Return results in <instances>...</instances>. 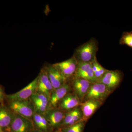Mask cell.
<instances>
[{
    "instance_id": "cell-1",
    "label": "cell",
    "mask_w": 132,
    "mask_h": 132,
    "mask_svg": "<svg viewBox=\"0 0 132 132\" xmlns=\"http://www.w3.org/2000/svg\"><path fill=\"white\" fill-rule=\"evenodd\" d=\"M98 50V43L95 38H93L78 47L73 56L78 63H92L97 59Z\"/></svg>"
},
{
    "instance_id": "cell-2",
    "label": "cell",
    "mask_w": 132,
    "mask_h": 132,
    "mask_svg": "<svg viewBox=\"0 0 132 132\" xmlns=\"http://www.w3.org/2000/svg\"><path fill=\"white\" fill-rule=\"evenodd\" d=\"M9 102V108L14 113L32 120L35 111L30 99Z\"/></svg>"
},
{
    "instance_id": "cell-3",
    "label": "cell",
    "mask_w": 132,
    "mask_h": 132,
    "mask_svg": "<svg viewBox=\"0 0 132 132\" xmlns=\"http://www.w3.org/2000/svg\"><path fill=\"white\" fill-rule=\"evenodd\" d=\"M123 78L124 73L120 70H108L97 82L105 85L112 93L119 86Z\"/></svg>"
},
{
    "instance_id": "cell-4",
    "label": "cell",
    "mask_w": 132,
    "mask_h": 132,
    "mask_svg": "<svg viewBox=\"0 0 132 132\" xmlns=\"http://www.w3.org/2000/svg\"><path fill=\"white\" fill-rule=\"evenodd\" d=\"M112 93L105 85L100 82L92 83L82 102L93 100L103 102Z\"/></svg>"
},
{
    "instance_id": "cell-5",
    "label": "cell",
    "mask_w": 132,
    "mask_h": 132,
    "mask_svg": "<svg viewBox=\"0 0 132 132\" xmlns=\"http://www.w3.org/2000/svg\"><path fill=\"white\" fill-rule=\"evenodd\" d=\"M68 81L73 78L77 69L78 62L73 56L64 61L52 64Z\"/></svg>"
},
{
    "instance_id": "cell-6",
    "label": "cell",
    "mask_w": 132,
    "mask_h": 132,
    "mask_svg": "<svg viewBox=\"0 0 132 132\" xmlns=\"http://www.w3.org/2000/svg\"><path fill=\"white\" fill-rule=\"evenodd\" d=\"M9 128L10 132H32L34 130L32 120L15 113Z\"/></svg>"
},
{
    "instance_id": "cell-7",
    "label": "cell",
    "mask_w": 132,
    "mask_h": 132,
    "mask_svg": "<svg viewBox=\"0 0 132 132\" xmlns=\"http://www.w3.org/2000/svg\"><path fill=\"white\" fill-rule=\"evenodd\" d=\"M38 76L30 82L27 86L13 94L6 95V98L9 102L15 101L26 100L36 92L38 82Z\"/></svg>"
},
{
    "instance_id": "cell-8",
    "label": "cell",
    "mask_w": 132,
    "mask_h": 132,
    "mask_svg": "<svg viewBox=\"0 0 132 132\" xmlns=\"http://www.w3.org/2000/svg\"><path fill=\"white\" fill-rule=\"evenodd\" d=\"M65 113L57 107L48 109L43 114L52 129H57L61 128Z\"/></svg>"
},
{
    "instance_id": "cell-9",
    "label": "cell",
    "mask_w": 132,
    "mask_h": 132,
    "mask_svg": "<svg viewBox=\"0 0 132 132\" xmlns=\"http://www.w3.org/2000/svg\"><path fill=\"white\" fill-rule=\"evenodd\" d=\"M69 81L72 93L82 103L92 83L82 78H73Z\"/></svg>"
},
{
    "instance_id": "cell-10",
    "label": "cell",
    "mask_w": 132,
    "mask_h": 132,
    "mask_svg": "<svg viewBox=\"0 0 132 132\" xmlns=\"http://www.w3.org/2000/svg\"><path fill=\"white\" fill-rule=\"evenodd\" d=\"M72 91L70 81H67L63 86L54 90L50 97L49 108L58 107L60 102L69 93Z\"/></svg>"
},
{
    "instance_id": "cell-11",
    "label": "cell",
    "mask_w": 132,
    "mask_h": 132,
    "mask_svg": "<svg viewBox=\"0 0 132 132\" xmlns=\"http://www.w3.org/2000/svg\"><path fill=\"white\" fill-rule=\"evenodd\" d=\"M29 99L36 113L44 114L49 108L50 98L43 94L36 92Z\"/></svg>"
},
{
    "instance_id": "cell-12",
    "label": "cell",
    "mask_w": 132,
    "mask_h": 132,
    "mask_svg": "<svg viewBox=\"0 0 132 132\" xmlns=\"http://www.w3.org/2000/svg\"><path fill=\"white\" fill-rule=\"evenodd\" d=\"M38 76L36 92L43 94L50 98L54 89L48 78L45 67L42 69Z\"/></svg>"
},
{
    "instance_id": "cell-13",
    "label": "cell",
    "mask_w": 132,
    "mask_h": 132,
    "mask_svg": "<svg viewBox=\"0 0 132 132\" xmlns=\"http://www.w3.org/2000/svg\"><path fill=\"white\" fill-rule=\"evenodd\" d=\"M73 78H82L92 83L97 82L92 69V63H78Z\"/></svg>"
},
{
    "instance_id": "cell-14",
    "label": "cell",
    "mask_w": 132,
    "mask_h": 132,
    "mask_svg": "<svg viewBox=\"0 0 132 132\" xmlns=\"http://www.w3.org/2000/svg\"><path fill=\"white\" fill-rule=\"evenodd\" d=\"M103 104L96 100H88L82 102L80 106L82 113V120L87 122Z\"/></svg>"
},
{
    "instance_id": "cell-15",
    "label": "cell",
    "mask_w": 132,
    "mask_h": 132,
    "mask_svg": "<svg viewBox=\"0 0 132 132\" xmlns=\"http://www.w3.org/2000/svg\"><path fill=\"white\" fill-rule=\"evenodd\" d=\"M45 67L54 90L60 87L68 81L52 64L45 66Z\"/></svg>"
},
{
    "instance_id": "cell-16",
    "label": "cell",
    "mask_w": 132,
    "mask_h": 132,
    "mask_svg": "<svg viewBox=\"0 0 132 132\" xmlns=\"http://www.w3.org/2000/svg\"><path fill=\"white\" fill-rule=\"evenodd\" d=\"M82 102L73 93H69L60 102L57 108L65 112L80 106Z\"/></svg>"
},
{
    "instance_id": "cell-17",
    "label": "cell",
    "mask_w": 132,
    "mask_h": 132,
    "mask_svg": "<svg viewBox=\"0 0 132 132\" xmlns=\"http://www.w3.org/2000/svg\"><path fill=\"white\" fill-rule=\"evenodd\" d=\"M82 119V113L80 106L66 112L64 121L61 128L71 126Z\"/></svg>"
},
{
    "instance_id": "cell-18",
    "label": "cell",
    "mask_w": 132,
    "mask_h": 132,
    "mask_svg": "<svg viewBox=\"0 0 132 132\" xmlns=\"http://www.w3.org/2000/svg\"><path fill=\"white\" fill-rule=\"evenodd\" d=\"M32 121L34 130L49 132L52 129L43 114L35 113L33 116Z\"/></svg>"
},
{
    "instance_id": "cell-19",
    "label": "cell",
    "mask_w": 132,
    "mask_h": 132,
    "mask_svg": "<svg viewBox=\"0 0 132 132\" xmlns=\"http://www.w3.org/2000/svg\"><path fill=\"white\" fill-rule=\"evenodd\" d=\"M14 113L4 105L0 106V127L2 128H9L12 123Z\"/></svg>"
},
{
    "instance_id": "cell-20",
    "label": "cell",
    "mask_w": 132,
    "mask_h": 132,
    "mask_svg": "<svg viewBox=\"0 0 132 132\" xmlns=\"http://www.w3.org/2000/svg\"><path fill=\"white\" fill-rule=\"evenodd\" d=\"M92 69L95 79L97 80V82L101 79L108 69L104 68L96 59L92 63Z\"/></svg>"
},
{
    "instance_id": "cell-21",
    "label": "cell",
    "mask_w": 132,
    "mask_h": 132,
    "mask_svg": "<svg viewBox=\"0 0 132 132\" xmlns=\"http://www.w3.org/2000/svg\"><path fill=\"white\" fill-rule=\"evenodd\" d=\"M86 123L82 120L73 125L61 128L63 132H84Z\"/></svg>"
},
{
    "instance_id": "cell-22",
    "label": "cell",
    "mask_w": 132,
    "mask_h": 132,
    "mask_svg": "<svg viewBox=\"0 0 132 132\" xmlns=\"http://www.w3.org/2000/svg\"><path fill=\"white\" fill-rule=\"evenodd\" d=\"M119 43L121 45H126L132 49V31L124 32L121 36Z\"/></svg>"
},
{
    "instance_id": "cell-23",
    "label": "cell",
    "mask_w": 132,
    "mask_h": 132,
    "mask_svg": "<svg viewBox=\"0 0 132 132\" xmlns=\"http://www.w3.org/2000/svg\"><path fill=\"white\" fill-rule=\"evenodd\" d=\"M6 95H5L3 88L2 86L0 85V103L3 102L4 99L6 98Z\"/></svg>"
},
{
    "instance_id": "cell-24",
    "label": "cell",
    "mask_w": 132,
    "mask_h": 132,
    "mask_svg": "<svg viewBox=\"0 0 132 132\" xmlns=\"http://www.w3.org/2000/svg\"><path fill=\"white\" fill-rule=\"evenodd\" d=\"M54 132H63L61 128H59L56 129Z\"/></svg>"
},
{
    "instance_id": "cell-25",
    "label": "cell",
    "mask_w": 132,
    "mask_h": 132,
    "mask_svg": "<svg viewBox=\"0 0 132 132\" xmlns=\"http://www.w3.org/2000/svg\"><path fill=\"white\" fill-rule=\"evenodd\" d=\"M32 132H44L42 131H39V130H34Z\"/></svg>"
},
{
    "instance_id": "cell-26",
    "label": "cell",
    "mask_w": 132,
    "mask_h": 132,
    "mask_svg": "<svg viewBox=\"0 0 132 132\" xmlns=\"http://www.w3.org/2000/svg\"><path fill=\"white\" fill-rule=\"evenodd\" d=\"M0 132H4L3 131V130H0Z\"/></svg>"
},
{
    "instance_id": "cell-27",
    "label": "cell",
    "mask_w": 132,
    "mask_h": 132,
    "mask_svg": "<svg viewBox=\"0 0 132 132\" xmlns=\"http://www.w3.org/2000/svg\"><path fill=\"white\" fill-rule=\"evenodd\" d=\"M2 130V128H1V127H0V130Z\"/></svg>"
}]
</instances>
